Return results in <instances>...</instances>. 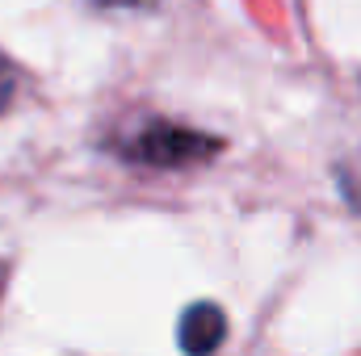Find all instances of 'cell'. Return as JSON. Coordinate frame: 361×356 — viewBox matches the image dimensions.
Segmentation results:
<instances>
[{
  "label": "cell",
  "instance_id": "obj_5",
  "mask_svg": "<svg viewBox=\"0 0 361 356\" xmlns=\"http://www.w3.org/2000/svg\"><path fill=\"white\" fill-rule=\"evenodd\" d=\"M0 289H4V265H0Z\"/></svg>",
  "mask_w": 361,
  "mask_h": 356
},
{
  "label": "cell",
  "instance_id": "obj_2",
  "mask_svg": "<svg viewBox=\"0 0 361 356\" xmlns=\"http://www.w3.org/2000/svg\"><path fill=\"white\" fill-rule=\"evenodd\" d=\"M227 336V314L214 302H193L180 314V348L185 356H210Z\"/></svg>",
  "mask_w": 361,
  "mask_h": 356
},
{
  "label": "cell",
  "instance_id": "obj_3",
  "mask_svg": "<svg viewBox=\"0 0 361 356\" xmlns=\"http://www.w3.org/2000/svg\"><path fill=\"white\" fill-rule=\"evenodd\" d=\"M13 89H17V76H13V63L0 55V113H4V105L13 101Z\"/></svg>",
  "mask_w": 361,
  "mask_h": 356
},
{
  "label": "cell",
  "instance_id": "obj_1",
  "mask_svg": "<svg viewBox=\"0 0 361 356\" xmlns=\"http://www.w3.org/2000/svg\"><path fill=\"white\" fill-rule=\"evenodd\" d=\"M214 151H219L214 139H206L197 130H185V126H173V122H147L122 143L126 160L152 164V168H185V164L210 160Z\"/></svg>",
  "mask_w": 361,
  "mask_h": 356
},
{
  "label": "cell",
  "instance_id": "obj_4",
  "mask_svg": "<svg viewBox=\"0 0 361 356\" xmlns=\"http://www.w3.org/2000/svg\"><path fill=\"white\" fill-rule=\"evenodd\" d=\"M105 4H147V0H105Z\"/></svg>",
  "mask_w": 361,
  "mask_h": 356
}]
</instances>
